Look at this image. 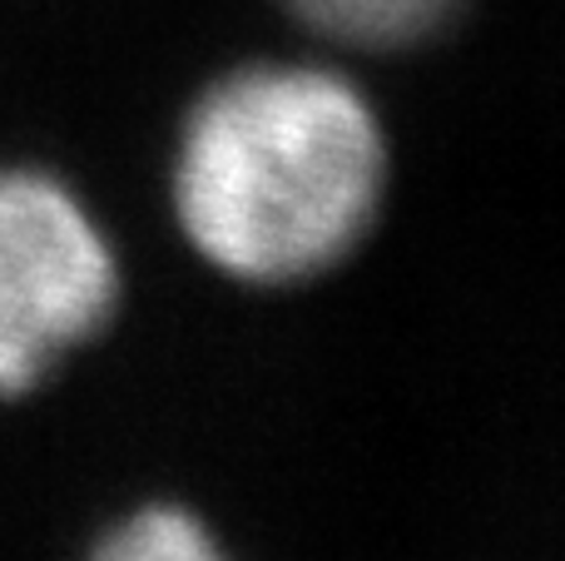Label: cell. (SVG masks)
Here are the masks:
<instances>
[{"instance_id":"cell-3","label":"cell","mask_w":565,"mask_h":561,"mask_svg":"<svg viewBox=\"0 0 565 561\" xmlns=\"http://www.w3.org/2000/svg\"><path fill=\"white\" fill-rule=\"evenodd\" d=\"M292 15L342 45L392 50L431 35L457 10V0H288Z\"/></svg>"},{"instance_id":"cell-4","label":"cell","mask_w":565,"mask_h":561,"mask_svg":"<svg viewBox=\"0 0 565 561\" xmlns=\"http://www.w3.org/2000/svg\"><path fill=\"white\" fill-rule=\"evenodd\" d=\"M89 561H228L209 527L189 517L184 507H145L129 522H119Z\"/></svg>"},{"instance_id":"cell-2","label":"cell","mask_w":565,"mask_h":561,"mask_svg":"<svg viewBox=\"0 0 565 561\" xmlns=\"http://www.w3.org/2000/svg\"><path fill=\"white\" fill-rule=\"evenodd\" d=\"M119 304L105 234L60 179L0 169V398L40 388Z\"/></svg>"},{"instance_id":"cell-1","label":"cell","mask_w":565,"mask_h":561,"mask_svg":"<svg viewBox=\"0 0 565 561\" xmlns=\"http://www.w3.org/2000/svg\"><path fill=\"white\" fill-rule=\"evenodd\" d=\"M387 179L377 115L318 65H248L204 89L174 204L194 248L248 284H298L358 248Z\"/></svg>"}]
</instances>
